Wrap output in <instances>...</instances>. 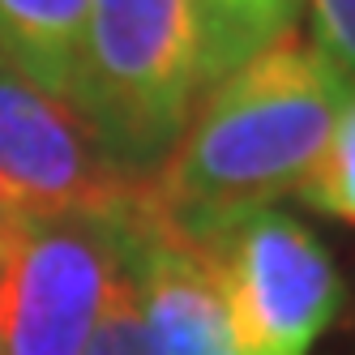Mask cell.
<instances>
[{
    "label": "cell",
    "instance_id": "cell-12",
    "mask_svg": "<svg viewBox=\"0 0 355 355\" xmlns=\"http://www.w3.org/2000/svg\"><path fill=\"white\" fill-rule=\"evenodd\" d=\"M17 218H21V210L13 206V201H9L5 193H0V240H5V236H9V227H13Z\"/></svg>",
    "mask_w": 355,
    "mask_h": 355
},
{
    "label": "cell",
    "instance_id": "cell-11",
    "mask_svg": "<svg viewBox=\"0 0 355 355\" xmlns=\"http://www.w3.org/2000/svg\"><path fill=\"white\" fill-rule=\"evenodd\" d=\"M313 47L355 94V0H309Z\"/></svg>",
    "mask_w": 355,
    "mask_h": 355
},
{
    "label": "cell",
    "instance_id": "cell-1",
    "mask_svg": "<svg viewBox=\"0 0 355 355\" xmlns=\"http://www.w3.org/2000/svg\"><path fill=\"white\" fill-rule=\"evenodd\" d=\"M347 98L351 86L313 43L278 39L201 90L184 133L141 189L146 210L171 232L206 240L274 206L313 171Z\"/></svg>",
    "mask_w": 355,
    "mask_h": 355
},
{
    "label": "cell",
    "instance_id": "cell-7",
    "mask_svg": "<svg viewBox=\"0 0 355 355\" xmlns=\"http://www.w3.org/2000/svg\"><path fill=\"white\" fill-rule=\"evenodd\" d=\"M90 0H0V56L73 112Z\"/></svg>",
    "mask_w": 355,
    "mask_h": 355
},
{
    "label": "cell",
    "instance_id": "cell-10",
    "mask_svg": "<svg viewBox=\"0 0 355 355\" xmlns=\"http://www.w3.org/2000/svg\"><path fill=\"white\" fill-rule=\"evenodd\" d=\"M82 355H150L141 334V313H137V283L129 270V244H124V261L103 295V309L94 317Z\"/></svg>",
    "mask_w": 355,
    "mask_h": 355
},
{
    "label": "cell",
    "instance_id": "cell-8",
    "mask_svg": "<svg viewBox=\"0 0 355 355\" xmlns=\"http://www.w3.org/2000/svg\"><path fill=\"white\" fill-rule=\"evenodd\" d=\"M189 9L197 26L201 90H210L244 60L295 35L309 0H189Z\"/></svg>",
    "mask_w": 355,
    "mask_h": 355
},
{
    "label": "cell",
    "instance_id": "cell-9",
    "mask_svg": "<svg viewBox=\"0 0 355 355\" xmlns=\"http://www.w3.org/2000/svg\"><path fill=\"white\" fill-rule=\"evenodd\" d=\"M295 197L304 206L355 227V94L347 98V107L334 124V133H329L321 159L300 180Z\"/></svg>",
    "mask_w": 355,
    "mask_h": 355
},
{
    "label": "cell",
    "instance_id": "cell-6",
    "mask_svg": "<svg viewBox=\"0 0 355 355\" xmlns=\"http://www.w3.org/2000/svg\"><path fill=\"white\" fill-rule=\"evenodd\" d=\"M124 244L150 355H236L223 283L206 248L150 214L141 193L124 214Z\"/></svg>",
    "mask_w": 355,
    "mask_h": 355
},
{
    "label": "cell",
    "instance_id": "cell-4",
    "mask_svg": "<svg viewBox=\"0 0 355 355\" xmlns=\"http://www.w3.org/2000/svg\"><path fill=\"white\" fill-rule=\"evenodd\" d=\"M133 210V206H129ZM21 214L0 240V355H82L124 261V214Z\"/></svg>",
    "mask_w": 355,
    "mask_h": 355
},
{
    "label": "cell",
    "instance_id": "cell-2",
    "mask_svg": "<svg viewBox=\"0 0 355 355\" xmlns=\"http://www.w3.org/2000/svg\"><path fill=\"white\" fill-rule=\"evenodd\" d=\"M201 98L189 0H90L78 112L124 171L171 155Z\"/></svg>",
    "mask_w": 355,
    "mask_h": 355
},
{
    "label": "cell",
    "instance_id": "cell-3",
    "mask_svg": "<svg viewBox=\"0 0 355 355\" xmlns=\"http://www.w3.org/2000/svg\"><path fill=\"white\" fill-rule=\"evenodd\" d=\"M197 244L218 270L236 355H313L347 304V283L329 248L274 206Z\"/></svg>",
    "mask_w": 355,
    "mask_h": 355
},
{
    "label": "cell",
    "instance_id": "cell-5",
    "mask_svg": "<svg viewBox=\"0 0 355 355\" xmlns=\"http://www.w3.org/2000/svg\"><path fill=\"white\" fill-rule=\"evenodd\" d=\"M141 184L112 163L78 112L0 56V193L21 214H116L133 206Z\"/></svg>",
    "mask_w": 355,
    "mask_h": 355
}]
</instances>
